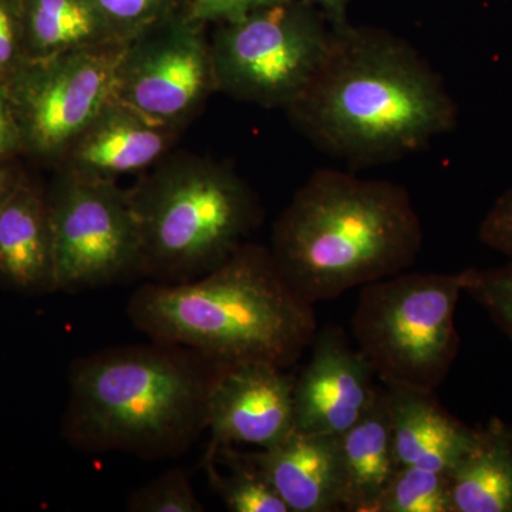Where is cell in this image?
Listing matches in <instances>:
<instances>
[{"label": "cell", "instance_id": "30", "mask_svg": "<svg viewBox=\"0 0 512 512\" xmlns=\"http://www.w3.org/2000/svg\"><path fill=\"white\" fill-rule=\"evenodd\" d=\"M20 181L5 165H0V208L8 201L12 192L19 187Z\"/></svg>", "mask_w": 512, "mask_h": 512}, {"label": "cell", "instance_id": "23", "mask_svg": "<svg viewBox=\"0 0 512 512\" xmlns=\"http://www.w3.org/2000/svg\"><path fill=\"white\" fill-rule=\"evenodd\" d=\"M464 274V292L483 306L512 342V258L500 268H467Z\"/></svg>", "mask_w": 512, "mask_h": 512}, {"label": "cell", "instance_id": "22", "mask_svg": "<svg viewBox=\"0 0 512 512\" xmlns=\"http://www.w3.org/2000/svg\"><path fill=\"white\" fill-rule=\"evenodd\" d=\"M128 512H204L184 468H171L137 488L127 501Z\"/></svg>", "mask_w": 512, "mask_h": 512}, {"label": "cell", "instance_id": "15", "mask_svg": "<svg viewBox=\"0 0 512 512\" xmlns=\"http://www.w3.org/2000/svg\"><path fill=\"white\" fill-rule=\"evenodd\" d=\"M434 393L386 387L394 454L399 467L448 474L474 446L478 429L447 412Z\"/></svg>", "mask_w": 512, "mask_h": 512}, {"label": "cell", "instance_id": "24", "mask_svg": "<svg viewBox=\"0 0 512 512\" xmlns=\"http://www.w3.org/2000/svg\"><path fill=\"white\" fill-rule=\"evenodd\" d=\"M123 40L170 16L173 0H90Z\"/></svg>", "mask_w": 512, "mask_h": 512}, {"label": "cell", "instance_id": "8", "mask_svg": "<svg viewBox=\"0 0 512 512\" xmlns=\"http://www.w3.org/2000/svg\"><path fill=\"white\" fill-rule=\"evenodd\" d=\"M49 202L55 292H80L140 275V232L116 181L64 171Z\"/></svg>", "mask_w": 512, "mask_h": 512}, {"label": "cell", "instance_id": "3", "mask_svg": "<svg viewBox=\"0 0 512 512\" xmlns=\"http://www.w3.org/2000/svg\"><path fill=\"white\" fill-rule=\"evenodd\" d=\"M127 315L150 340L197 350L222 366L289 369L319 332L312 303L288 285L269 248L249 242L200 278L146 282L131 295Z\"/></svg>", "mask_w": 512, "mask_h": 512}, {"label": "cell", "instance_id": "6", "mask_svg": "<svg viewBox=\"0 0 512 512\" xmlns=\"http://www.w3.org/2000/svg\"><path fill=\"white\" fill-rule=\"evenodd\" d=\"M464 274L400 272L362 286L352 335L384 387L436 392L460 349Z\"/></svg>", "mask_w": 512, "mask_h": 512}, {"label": "cell", "instance_id": "29", "mask_svg": "<svg viewBox=\"0 0 512 512\" xmlns=\"http://www.w3.org/2000/svg\"><path fill=\"white\" fill-rule=\"evenodd\" d=\"M311 3L325 16L332 29H339L348 25V9L350 0H305Z\"/></svg>", "mask_w": 512, "mask_h": 512}, {"label": "cell", "instance_id": "11", "mask_svg": "<svg viewBox=\"0 0 512 512\" xmlns=\"http://www.w3.org/2000/svg\"><path fill=\"white\" fill-rule=\"evenodd\" d=\"M311 348V360L293 386L295 427L302 433L339 437L362 419L380 386L343 330H320Z\"/></svg>", "mask_w": 512, "mask_h": 512}, {"label": "cell", "instance_id": "2", "mask_svg": "<svg viewBox=\"0 0 512 512\" xmlns=\"http://www.w3.org/2000/svg\"><path fill=\"white\" fill-rule=\"evenodd\" d=\"M423 239L403 185L319 168L279 215L269 251L293 291L315 305L407 271Z\"/></svg>", "mask_w": 512, "mask_h": 512}, {"label": "cell", "instance_id": "10", "mask_svg": "<svg viewBox=\"0 0 512 512\" xmlns=\"http://www.w3.org/2000/svg\"><path fill=\"white\" fill-rule=\"evenodd\" d=\"M204 23L167 18L128 40L113 96L148 119L183 128L218 92Z\"/></svg>", "mask_w": 512, "mask_h": 512}, {"label": "cell", "instance_id": "27", "mask_svg": "<svg viewBox=\"0 0 512 512\" xmlns=\"http://www.w3.org/2000/svg\"><path fill=\"white\" fill-rule=\"evenodd\" d=\"M288 0H194L190 16L198 22H235L255 10Z\"/></svg>", "mask_w": 512, "mask_h": 512}, {"label": "cell", "instance_id": "28", "mask_svg": "<svg viewBox=\"0 0 512 512\" xmlns=\"http://www.w3.org/2000/svg\"><path fill=\"white\" fill-rule=\"evenodd\" d=\"M23 147L18 120L6 84L0 83V160Z\"/></svg>", "mask_w": 512, "mask_h": 512}, {"label": "cell", "instance_id": "1", "mask_svg": "<svg viewBox=\"0 0 512 512\" xmlns=\"http://www.w3.org/2000/svg\"><path fill=\"white\" fill-rule=\"evenodd\" d=\"M285 111L320 153L352 168L402 160L458 123L443 77L409 42L352 23L333 29L328 55Z\"/></svg>", "mask_w": 512, "mask_h": 512}, {"label": "cell", "instance_id": "12", "mask_svg": "<svg viewBox=\"0 0 512 512\" xmlns=\"http://www.w3.org/2000/svg\"><path fill=\"white\" fill-rule=\"evenodd\" d=\"M265 362L225 366L208 402L211 444L275 446L295 427V377Z\"/></svg>", "mask_w": 512, "mask_h": 512}, {"label": "cell", "instance_id": "20", "mask_svg": "<svg viewBox=\"0 0 512 512\" xmlns=\"http://www.w3.org/2000/svg\"><path fill=\"white\" fill-rule=\"evenodd\" d=\"M207 454L227 467L222 474L212 461L204 458L208 480L225 507L232 512H289L282 498L269 483L248 453H239L234 446H208Z\"/></svg>", "mask_w": 512, "mask_h": 512}, {"label": "cell", "instance_id": "7", "mask_svg": "<svg viewBox=\"0 0 512 512\" xmlns=\"http://www.w3.org/2000/svg\"><path fill=\"white\" fill-rule=\"evenodd\" d=\"M333 29L305 0H288L221 23L211 40L218 92L288 109L328 55Z\"/></svg>", "mask_w": 512, "mask_h": 512}, {"label": "cell", "instance_id": "17", "mask_svg": "<svg viewBox=\"0 0 512 512\" xmlns=\"http://www.w3.org/2000/svg\"><path fill=\"white\" fill-rule=\"evenodd\" d=\"M338 447L343 511L379 512L399 468L386 387H380L362 419L338 437Z\"/></svg>", "mask_w": 512, "mask_h": 512}, {"label": "cell", "instance_id": "13", "mask_svg": "<svg viewBox=\"0 0 512 512\" xmlns=\"http://www.w3.org/2000/svg\"><path fill=\"white\" fill-rule=\"evenodd\" d=\"M178 131L111 96L64 150V171L107 181L143 173L167 154Z\"/></svg>", "mask_w": 512, "mask_h": 512}, {"label": "cell", "instance_id": "25", "mask_svg": "<svg viewBox=\"0 0 512 512\" xmlns=\"http://www.w3.org/2000/svg\"><path fill=\"white\" fill-rule=\"evenodd\" d=\"M25 60L22 18L12 2L0 0V83H8Z\"/></svg>", "mask_w": 512, "mask_h": 512}, {"label": "cell", "instance_id": "26", "mask_svg": "<svg viewBox=\"0 0 512 512\" xmlns=\"http://www.w3.org/2000/svg\"><path fill=\"white\" fill-rule=\"evenodd\" d=\"M485 247L512 258V188L494 202L478 229Z\"/></svg>", "mask_w": 512, "mask_h": 512}, {"label": "cell", "instance_id": "14", "mask_svg": "<svg viewBox=\"0 0 512 512\" xmlns=\"http://www.w3.org/2000/svg\"><path fill=\"white\" fill-rule=\"evenodd\" d=\"M248 454L289 512L343 511L338 437L295 430Z\"/></svg>", "mask_w": 512, "mask_h": 512}, {"label": "cell", "instance_id": "21", "mask_svg": "<svg viewBox=\"0 0 512 512\" xmlns=\"http://www.w3.org/2000/svg\"><path fill=\"white\" fill-rule=\"evenodd\" d=\"M379 512H451L448 476L417 467H399Z\"/></svg>", "mask_w": 512, "mask_h": 512}, {"label": "cell", "instance_id": "4", "mask_svg": "<svg viewBox=\"0 0 512 512\" xmlns=\"http://www.w3.org/2000/svg\"><path fill=\"white\" fill-rule=\"evenodd\" d=\"M225 366L151 340L80 357L70 367L63 436L86 453L183 456L208 430V402Z\"/></svg>", "mask_w": 512, "mask_h": 512}, {"label": "cell", "instance_id": "18", "mask_svg": "<svg viewBox=\"0 0 512 512\" xmlns=\"http://www.w3.org/2000/svg\"><path fill=\"white\" fill-rule=\"evenodd\" d=\"M451 512H512V426L493 417L447 474Z\"/></svg>", "mask_w": 512, "mask_h": 512}, {"label": "cell", "instance_id": "9", "mask_svg": "<svg viewBox=\"0 0 512 512\" xmlns=\"http://www.w3.org/2000/svg\"><path fill=\"white\" fill-rule=\"evenodd\" d=\"M127 42L25 60L6 83L23 146L43 156L62 157L113 96Z\"/></svg>", "mask_w": 512, "mask_h": 512}, {"label": "cell", "instance_id": "5", "mask_svg": "<svg viewBox=\"0 0 512 512\" xmlns=\"http://www.w3.org/2000/svg\"><path fill=\"white\" fill-rule=\"evenodd\" d=\"M140 232V275L180 284L208 274L247 244L262 220L234 170L201 158L160 165L128 190Z\"/></svg>", "mask_w": 512, "mask_h": 512}, {"label": "cell", "instance_id": "19", "mask_svg": "<svg viewBox=\"0 0 512 512\" xmlns=\"http://www.w3.org/2000/svg\"><path fill=\"white\" fill-rule=\"evenodd\" d=\"M22 23L26 60L126 42L90 0H28Z\"/></svg>", "mask_w": 512, "mask_h": 512}, {"label": "cell", "instance_id": "16", "mask_svg": "<svg viewBox=\"0 0 512 512\" xmlns=\"http://www.w3.org/2000/svg\"><path fill=\"white\" fill-rule=\"evenodd\" d=\"M0 279L26 292H55L49 202L20 183L0 208Z\"/></svg>", "mask_w": 512, "mask_h": 512}]
</instances>
